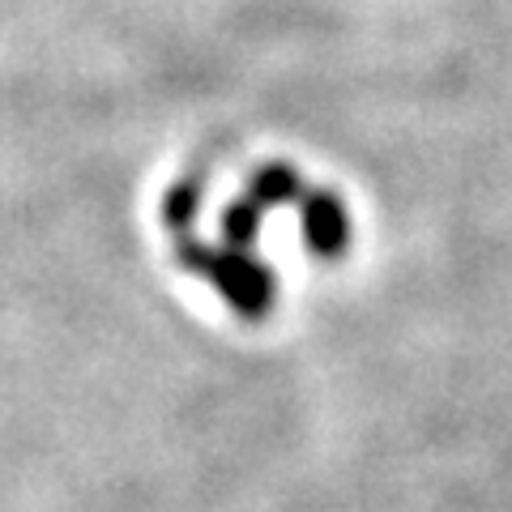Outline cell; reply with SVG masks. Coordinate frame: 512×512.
I'll return each instance as SVG.
<instances>
[{
	"label": "cell",
	"mask_w": 512,
	"mask_h": 512,
	"mask_svg": "<svg viewBox=\"0 0 512 512\" xmlns=\"http://www.w3.org/2000/svg\"><path fill=\"white\" fill-rule=\"evenodd\" d=\"M180 256H184V265H192L201 278H210L218 286V295L231 303V312L248 320L269 312V303H274V278L244 248H205V244L184 239Z\"/></svg>",
	"instance_id": "1"
},
{
	"label": "cell",
	"mask_w": 512,
	"mask_h": 512,
	"mask_svg": "<svg viewBox=\"0 0 512 512\" xmlns=\"http://www.w3.org/2000/svg\"><path fill=\"white\" fill-rule=\"evenodd\" d=\"M299 205H303V244H308L316 256H342L350 244L346 205L325 188L303 192Z\"/></svg>",
	"instance_id": "2"
},
{
	"label": "cell",
	"mask_w": 512,
	"mask_h": 512,
	"mask_svg": "<svg viewBox=\"0 0 512 512\" xmlns=\"http://www.w3.org/2000/svg\"><path fill=\"white\" fill-rule=\"evenodd\" d=\"M299 197V180H295V171L286 167V163H274V167H261L252 175V201L261 205V210H269V205H282V201H291Z\"/></svg>",
	"instance_id": "3"
},
{
	"label": "cell",
	"mask_w": 512,
	"mask_h": 512,
	"mask_svg": "<svg viewBox=\"0 0 512 512\" xmlns=\"http://www.w3.org/2000/svg\"><path fill=\"white\" fill-rule=\"evenodd\" d=\"M256 222H261V205H256V201H235L231 210H227V218H222L227 244L248 252V244L256 239Z\"/></svg>",
	"instance_id": "4"
},
{
	"label": "cell",
	"mask_w": 512,
	"mask_h": 512,
	"mask_svg": "<svg viewBox=\"0 0 512 512\" xmlns=\"http://www.w3.org/2000/svg\"><path fill=\"white\" fill-rule=\"evenodd\" d=\"M167 222L171 227H188L192 214H197V184H180L167 192Z\"/></svg>",
	"instance_id": "5"
}]
</instances>
